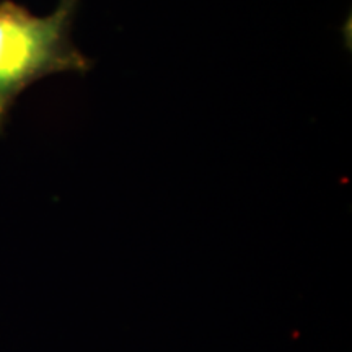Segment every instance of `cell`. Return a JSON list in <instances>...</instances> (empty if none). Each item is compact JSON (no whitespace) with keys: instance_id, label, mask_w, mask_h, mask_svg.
<instances>
[{"instance_id":"cell-1","label":"cell","mask_w":352,"mask_h":352,"mask_svg":"<svg viewBox=\"0 0 352 352\" xmlns=\"http://www.w3.org/2000/svg\"><path fill=\"white\" fill-rule=\"evenodd\" d=\"M77 8L78 0H59L54 12L38 16L0 0V134L15 101L34 82L54 74L85 76L94 67L70 36Z\"/></svg>"}]
</instances>
